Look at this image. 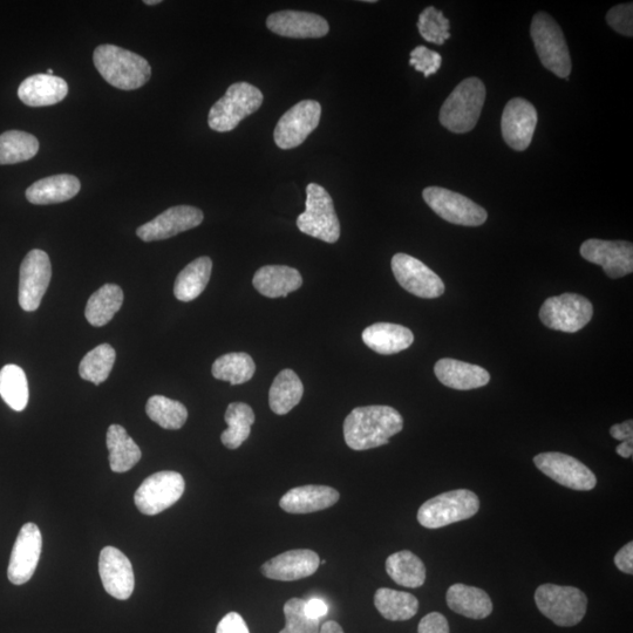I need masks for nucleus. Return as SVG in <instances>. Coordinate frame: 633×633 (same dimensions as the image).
<instances>
[{
	"mask_svg": "<svg viewBox=\"0 0 633 633\" xmlns=\"http://www.w3.org/2000/svg\"><path fill=\"white\" fill-rule=\"evenodd\" d=\"M403 428L404 419L393 407H357L344 421V438L353 451H367L389 444Z\"/></svg>",
	"mask_w": 633,
	"mask_h": 633,
	"instance_id": "obj_1",
	"label": "nucleus"
},
{
	"mask_svg": "<svg viewBox=\"0 0 633 633\" xmlns=\"http://www.w3.org/2000/svg\"><path fill=\"white\" fill-rule=\"evenodd\" d=\"M93 61L101 77L118 90H138L152 76V67L145 58L117 45L98 46Z\"/></svg>",
	"mask_w": 633,
	"mask_h": 633,
	"instance_id": "obj_2",
	"label": "nucleus"
},
{
	"mask_svg": "<svg viewBox=\"0 0 633 633\" xmlns=\"http://www.w3.org/2000/svg\"><path fill=\"white\" fill-rule=\"evenodd\" d=\"M485 100L486 87L480 79L462 81L441 107V125L456 134L471 132L478 124Z\"/></svg>",
	"mask_w": 633,
	"mask_h": 633,
	"instance_id": "obj_3",
	"label": "nucleus"
},
{
	"mask_svg": "<svg viewBox=\"0 0 633 633\" xmlns=\"http://www.w3.org/2000/svg\"><path fill=\"white\" fill-rule=\"evenodd\" d=\"M263 93L249 83L231 85L227 93L211 107L208 124L215 132L233 131L240 122L258 111L263 104Z\"/></svg>",
	"mask_w": 633,
	"mask_h": 633,
	"instance_id": "obj_4",
	"label": "nucleus"
},
{
	"mask_svg": "<svg viewBox=\"0 0 633 633\" xmlns=\"http://www.w3.org/2000/svg\"><path fill=\"white\" fill-rule=\"evenodd\" d=\"M305 211L298 216L297 227L303 234L326 243H336L340 237V223L335 204L326 189L317 183L306 187Z\"/></svg>",
	"mask_w": 633,
	"mask_h": 633,
	"instance_id": "obj_5",
	"label": "nucleus"
},
{
	"mask_svg": "<svg viewBox=\"0 0 633 633\" xmlns=\"http://www.w3.org/2000/svg\"><path fill=\"white\" fill-rule=\"evenodd\" d=\"M479 509V498L472 490L456 489L425 502L419 509L418 521L422 527L439 529L471 519Z\"/></svg>",
	"mask_w": 633,
	"mask_h": 633,
	"instance_id": "obj_6",
	"label": "nucleus"
},
{
	"mask_svg": "<svg viewBox=\"0 0 633 633\" xmlns=\"http://www.w3.org/2000/svg\"><path fill=\"white\" fill-rule=\"evenodd\" d=\"M530 32L542 65L558 78L568 79L571 73V58L560 25L548 13L539 12L533 18Z\"/></svg>",
	"mask_w": 633,
	"mask_h": 633,
	"instance_id": "obj_7",
	"label": "nucleus"
},
{
	"mask_svg": "<svg viewBox=\"0 0 633 633\" xmlns=\"http://www.w3.org/2000/svg\"><path fill=\"white\" fill-rule=\"evenodd\" d=\"M537 608L558 626H575L587 614L588 598L574 587L543 584L535 592Z\"/></svg>",
	"mask_w": 633,
	"mask_h": 633,
	"instance_id": "obj_8",
	"label": "nucleus"
},
{
	"mask_svg": "<svg viewBox=\"0 0 633 633\" xmlns=\"http://www.w3.org/2000/svg\"><path fill=\"white\" fill-rule=\"evenodd\" d=\"M594 315L589 299L576 294L550 297L540 310L541 322L555 331L575 333L587 326Z\"/></svg>",
	"mask_w": 633,
	"mask_h": 633,
	"instance_id": "obj_9",
	"label": "nucleus"
},
{
	"mask_svg": "<svg viewBox=\"0 0 633 633\" xmlns=\"http://www.w3.org/2000/svg\"><path fill=\"white\" fill-rule=\"evenodd\" d=\"M186 482L178 472L165 471L147 478L136 490L134 501L142 514L153 516L175 505L185 493Z\"/></svg>",
	"mask_w": 633,
	"mask_h": 633,
	"instance_id": "obj_10",
	"label": "nucleus"
},
{
	"mask_svg": "<svg viewBox=\"0 0 633 633\" xmlns=\"http://www.w3.org/2000/svg\"><path fill=\"white\" fill-rule=\"evenodd\" d=\"M425 202L441 219L458 226L479 227L487 221V211L468 197L441 187H428Z\"/></svg>",
	"mask_w": 633,
	"mask_h": 633,
	"instance_id": "obj_11",
	"label": "nucleus"
},
{
	"mask_svg": "<svg viewBox=\"0 0 633 633\" xmlns=\"http://www.w3.org/2000/svg\"><path fill=\"white\" fill-rule=\"evenodd\" d=\"M51 278L52 265L49 255L43 250H31L20 265V308L27 312L38 310L49 288Z\"/></svg>",
	"mask_w": 633,
	"mask_h": 633,
	"instance_id": "obj_12",
	"label": "nucleus"
},
{
	"mask_svg": "<svg viewBox=\"0 0 633 633\" xmlns=\"http://www.w3.org/2000/svg\"><path fill=\"white\" fill-rule=\"evenodd\" d=\"M322 106L315 100H303L279 119L274 139L281 149L301 146L321 121Z\"/></svg>",
	"mask_w": 633,
	"mask_h": 633,
	"instance_id": "obj_13",
	"label": "nucleus"
},
{
	"mask_svg": "<svg viewBox=\"0 0 633 633\" xmlns=\"http://www.w3.org/2000/svg\"><path fill=\"white\" fill-rule=\"evenodd\" d=\"M392 271L401 288L426 299L444 295L445 284L426 264L410 255L397 254L392 258Z\"/></svg>",
	"mask_w": 633,
	"mask_h": 633,
	"instance_id": "obj_14",
	"label": "nucleus"
},
{
	"mask_svg": "<svg viewBox=\"0 0 633 633\" xmlns=\"http://www.w3.org/2000/svg\"><path fill=\"white\" fill-rule=\"evenodd\" d=\"M534 462L543 474L563 487L587 492L597 485L596 475L573 456L557 452L542 453L535 456Z\"/></svg>",
	"mask_w": 633,
	"mask_h": 633,
	"instance_id": "obj_15",
	"label": "nucleus"
},
{
	"mask_svg": "<svg viewBox=\"0 0 633 633\" xmlns=\"http://www.w3.org/2000/svg\"><path fill=\"white\" fill-rule=\"evenodd\" d=\"M42 549L43 536L37 524H24L11 554L8 577L12 584L22 585L31 580L38 567Z\"/></svg>",
	"mask_w": 633,
	"mask_h": 633,
	"instance_id": "obj_16",
	"label": "nucleus"
},
{
	"mask_svg": "<svg viewBox=\"0 0 633 633\" xmlns=\"http://www.w3.org/2000/svg\"><path fill=\"white\" fill-rule=\"evenodd\" d=\"M581 255L590 263L601 265L610 278L632 274L633 245L625 241H603L591 238L581 247Z\"/></svg>",
	"mask_w": 633,
	"mask_h": 633,
	"instance_id": "obj_17",
	"label": "nucleus"
},
{
	"mask_svg": "<svg viewBox=\"0 0 633 633\" xmlns=\"http://www.w3.org/2000/svg\"><path fill=\"white\" fill-rule=\"evenodd\" d=\"M537 125L536 108L527 100L515 98L508 102L502 114L501 129L506 144L517 152L532 144Z\"/></svg>",
	"mask_w": 633,
	"mask_h": 633,
	"instance_id": "obj_18",
	"label": "nucleus"
},
{
	"mask_svg": "<svg viewBox=\"0 0 633 633\" xmlns=\"http://www.w3.org/2000/svg\"><path fill=\"white\" fill-rule=\"evenodd\" d=\"M204 216L199 208L176 206L163 211L154 220L136 230L144 242L167 240L185 231L199 227Z\"/></svg>",
	"mask_w": 633,
	"mask_h": 633,
	"instance_id": "obj_19",
	"label": "nucleus"
},
{
	"mask_svg": "<svg viewBox=\"0 0 633 633\" xmlns=\"http://www.w3.org/2000/svg\"><path fill=\"white\" fill-rule=\"evenodd\" d=\"M99 573L107 594L120 601L132 596L135 585L133 566L119 549L106 547L101 550Z\"/></svg>",
	"mask_w": 633,
	"mask_h": 633,
	"instance_id": "obj_20",
	"label": "nucleus"
},
{
	"mask_svg": "<svg viewBox=\"0 0 633 633\" xmlns=\"http://www.w3.org/2000/svg\"><path fill=\"white\" fill-rule=\"evenodd\" d=\"M321 558L315 551L296 549L271 558L262 566V574L270 580L292 582L303 580L316 573Z\"/></svg>",
	"mask_w": 633,
	"mask_h": 633,
	"instance_id": "obj_21",
	"label": "nucleus"
},
{
	"mask_svg": "<svg viewBox=\"0 0 633 633\" xmlns=\"http://www.w3.org/2000/svg\"><path fill=\"white\" fill-rule=\"evenodd\" d=\"M267 26L278 36L295 39L322 38L330 31L326 19L315 13L301 11L272 13L267 19Z\"/></svg>",
	"mask_w": 633,
	"mask_h": 633,
	"instance_id": "obj_22",
	"label": "nucleus"
},
{
	"mask_svg": "<svg viewBox=\"0 0 633 633\" xmlns=\"http://www.w3.org/2000/svg\"><path fill=\"white\" fill-rule=\"evenodd\" d=\"M340 495L329 486H302L289 490L279 501L284 512L310 514L335 506Z\"/></svg>",
	"mask_w": 633,
	"mask_h": 633,
	"instance_id": "obj_23",
	"label": "nucleus"
},
{
	"mask_svg": "<svg viewBox=\"0 0 633 633\" xmlns=\"http://www.w3.org/2000/svg\"><path fill=\"white\" fill-rule=\"evenodd\" d=\"M67 94L68 85L63 78L43 73L26 78L18 88V98L30 107L59 104Z\"/></svg>",
	"mask_w": 633,
	"mask_h": 633,
	"instance_id": "obj_24",
	"label": "nucleus"
},
{
	"mask_svg": "<svg viewBox=\"0 0 633 633\" xmlns=\"http://www.w3.org/2000/svg\"><path fill=\"white\" fill-rule=\"evenodd\" d=\"M434 372L441 384L459 391L480 389L490 381V374L483 367L451 358L440 359Z\"/></svg>",
	"mask_w": 633,
	"mask_h": 633,
	"instance_id": "obj_25",
	"label": "nucleus"
},
{
	"mask_svg": "<svg viewBox=\"0 0 633 633\" xmlns=\"http://www.w3.org/2000/svg\"><path fill=\"white\" fill-rule=\"evenodd\" d=\"M255 289L268 298L287 297L302 287L301 272L285 265H267L256 271L253 279Z\"/></svg>",
	"mask_w": 633,
	"mask_h": 633,
	"instance_id": "obj_26",
	"label": "nucleus"
},
{
	"mask_svg": "<svg viewBox=\"0 0 633 633\" xmlns=\"http://www.w3.org/2000/svg\"><path fill=\"white\" fill-rule=\"evenodd\" d=\"M81 183L77 176L60 174L34 182L26 189V199L37 206L63 203L77 196Z\"/></svg>",
	"mask_w": 633,
	"mask_h": 633,
	"instance_id": "obj_27",
	"label": "nucleus"
},
{
	"mask_svg": "<svg viewBox=\"0 0 633 633\" xmlns=\"http://www.w3.org/2000/svg\"><path fill=\"white\" fill-rule=\"evenodd\" d=\"M363 340L367 347L379 355H396L405 351L414 342V335L403 325L377 323L363 332Z\"/></svg>",
	"mask_w": 633,
	"mask_h": 633,
	"instance_id": "obj_28",
	"label": "nucleus"
},
{
	"mask_svg": "<svg viewBox=\"0 0 633 633\" xmlns=\"http://www.w3.org/2000/svg\"><path fill=\"white\" fill-rule=\"evenodd\" d=\"M446 598L449 609L467 618L485 619L493 612V603L487 592L469 585H452Z\"/></svg>",
	"mask_w": 633,
	"mask_h": 633,
	"instance_id": "obj_29",
	"label": "nucleus"
},
{
	"mask_svg": "<svg viewBox=\"0 0 633 633\" xmlns=\"http://www.w3.org/2000/svg\"><path fill=\"white\" fill-rule=\"evenodd\" d=\"M213 262L209 257H200L183 269L174 285V295L181 302H192L199 297L210 281Z\"/></svg>",
	"mask_w": 633,
	"mask_h": 633,
	"instance_id": "obj_30",
	"label": "nucleus"
},
{
	"mask_svg": "<svg viewBox=\"0 0 633 633\" xmlns=\"http://www.w3.org/2000/svg\"><path fill=\"white\" fill-rule=\"evenodd\" d=\"M304 386L292 370H283L277 374L269 391V405L278 415L288 414L301 403Z\"/></svg>",
	"mask_w": 633,
	"mask_h": 633,
	"instance_id": "obj_31",
	"label": "nucleus"
},
{
	"mask_svg": "<svg viewBox=\"0 0 633 633\" xmlns=\"http://www.w3.org/2000/svg\"><path fill=\"white\" fill-rule=\"evenodd\" d=\"M107 448L110 451V465L115 473H125L138 464L141 451L129 437L124 427L112 425L107 431Z\"/></svg>",
	"mask_w": 633,
	"mask_h": 633,
	"instance_id": "obj_32",
	"label": "nucleus"
},
{
	"mask_svg": "<svg viewBox=\"0 0 633 633\" xmlns=\"http://www.w3.org/2000/svg\"><path fill=\"white\" fill-rule=\"evenodd\" d=\"M124 303V291L118 285L106 284L88 299L86 319L88 323L101 328L110 323Z\"/></svg>",
	"mask_w": 633,
	"mask_h": 633,
	"instance_id": "obj_33",
	"label": "nucleus"
},
{
	"mask_svg": "<svg viewBox=\"0 0 633 633\" xmlns=\"http://www.w3.org/2000/svg\"><path fill=\"white\" fill-rule=\"evenodd\" d=\"M386 571L401 587L420 588L426 581L425 564L408 550L399 551L387 558Z\"/></svg>",
	"mask_w": 633,
	"mask_h": 633,
	"instance_id": "obj_34",
	"label": "nucleus"
},
{
	"mask_svg": "<svg viewBox=\"0 0 633 633\" xmlns=\"http://www.w3.org/2000/svg\"><path fill=\"white\" fill-rule=\"evenodd\" d=\"M380 615L392 622H403L418 614L419 601L408 592L381 588L374 595Z\"/></svg>",
	"mask_w": 633,
	"mask_h": 633,
	"instance_id": "obj_35",
	"label": "nucleus"
},
{
	"mask_svg": "<svg viewBox=\"0 0 633 633\" xmlns=\"http://www.w3.org/2000/svg\"><path fill=\"white\" fill-rule=\"evenodd\" d=\"M228 428L221 435V441L229 449H237L248 440L251 426L255 422L253 408L244 403H231L226 412Z\"/></svg>",
	"mask_w": 633,
	"mask_h": 633,
	"instance_id": "obj_36",
	"label": "nucleus"
},
{
	"mask_svg": "<svg viewBox=\"0 0 633 633\" xmlns=\"http://www.w3.org/2000/svg\"><path fill=\"white\" fill-rule=\"evenodd\" d=\"M38 151L39 141L32 134L8 131L0 135V166L29 161Z\"/></svg>",
	"mask_w": 633,
	"mask_h": 633,
	"instance_id": "obj_37",
	"label": "nucleus"
},
{
	"mask_svg": "<svg viewBox=\"0 0 633 633\" xmlns=\"http://www.w3.org/2000/svg\"><path fill=\"white\" fill-rule=\"evenodd\" d=\"M256 365L248 353H227L215 360L211 373L216 379L228 381L231 385L247 383L254 377Z\"/></svg>",
	"mask_w": 633,
	"mask_h": 633,
	"instance_id": "obj_38",
	"label": "nucleus"
},
{
	"mask_svg": "<svg viewBox=\"0 0 633 633\" xmlns=\"http://www.w3.org/2000/svg\"><path fill=\"white\" fill-rule=\"evenodd\" d=\"M0 396L12 410L22 412L29 403V384L22 367L6 365L0 371Z\"/></svg>",
	"mask_w": 633,
	"mask_h": 633,
	"instance_id": "obj_39",
	"label": "nucleus"
},
{
	"mask_svg": "<svg viewBox=\"0 0 633 633\" xmlns=\"http://www.w3.org/2000/svg\"><path fill=\"white\" fill-rule=\"evenodd\" d=\"M117 353L110 344H102L81 360L79 365L80 377L99 386L104 383L112 372Z\"/></svg>",
	"mask_w": 633,
	"mask_h": 633,
	"instance_id": "obj_40",
	"label": "nucleus"
},
{
	"mask_svg": "<svg viewBox=\"0 0 633 633\" xmlns=\"http://www.w3.org/2000/svg\"><path fill=\"white\" fill-rule=\"evenodd\" d=\"M146 412L149 418L165 430H180L188 419L185 405L163 396L149 398Z\"/></svg>",
	"mask_w": 633,
	"mask_h": 633,
	"instance_id": "obj_41",
	"label": "nucleus"
},
{
	"mask_svg": "<svg viewBox=\"0 0 633 633\" xmlns=\"http://www.w3.org/2000/svg\"><path fill=\"white\" fill-rule=\"evenodd\" d=\"M418 29L426 42L435 45H444L446 40L451 38V33H449L451 23L444 13L435 9L434 6H428L420 13Z\"/></svg>",
	"mask_w": 633,
	"mask_h": 633,
	"instance_id": "obj_42",
	"label": "nucleus"
},
{
	"mask_svg": "<svg viewBox=\"0 0 633 633\" xmlns=\"http://www.w3.org/2000/svg\"><path fill=\"white\" fill-rule=\"evenodd\" d=\"M305 602L301 598H291L284 605L285 628L279 633H318L319 619L306 615Z\"/></svg>",
	"mask_w": 633,
	"mask_h": 633,
	"instance_id": "obj_43",
	"label": "nucleus"
},
{
	"mask_svg": "<svg viewBox=\"0 0 633 633\" xmlns=\"http://www.w3.org/2000/svg\"><path fill=\"white\" fill-rule=\"evenodd\" d=\"M410 65L415 68V71L424 73V76L428 78L440 70L442 57L438 52L427 49L425 46H418L411 52Z\"/></svg>",
	"mask_w": 633,
	"mask_h": 633,
	"instance_id": "obj_44",
	"label": "nucleus"
},
{
	"mask_svg": "<svg viewBox=\"0 0 633 633\" xmlns=\"http://www.w3.org/2000/svg\"><path fill=\"white\" fill-rule=\"evenodd\" d=\"M608 24L616 32L626 37L633 36V6L632 3L617 5L607 15Z\"/></svg>",
	"mask_w": 633,
	"mask_h": 633,
	"instance_id": "obj_45",
	"label": "nucleus"
},
{
	"mask_svg": "<svg viewBox=\"0 0 633 633\" xmlns=\"http://www.w3.org/2000/svg\"><path fill=\"white\" fill-rule=\"evenodd\" d=\"M419 633H449V624L444 615L439 612H431L421 619L418 628Z\"/></svg>",
	"mask_w": 633,
	"mask_h": 633,
	"instance_id": "obj_46",
	"label": "nucleus"
},
{
	"mask_svg": "<svg viewBox=\"0 0 633 633\" xmlns=\"http://www.w3.org/2000/svg\"><path fill=\"white\" fill-rule=\"evenodd\" d=\"M216 633H250L247 623L237 612H230L217 625Z\"/></svg>",
	"mask_w": 633,
	"mask_h": 633,
	"instance_id": "obj_47",
	"label": "nucleus"
},
{
	"mask_svg": "<svg viewBox=\"0 0 633 633\" xmlns=\"http://www.w3.org/2000/svg\"><path fill=\"white\" fill-rule=\"evenodd\" d=\"M616 567L624 574H633V543L629 542L615 556Z\"/></svg>",
	"mask_w": 633,
	"mask_h": 633,
	"instance_id": "obj_48",
	"label": "nucleus"
},
{
	"mask_svg": "<svg viewBox=\"0 0 633 633\" xmlns=\"http://www.w3.org/2000/svg\"><path fill=\"white\" fill-rule=\"evenodd\" d=\"M305 612L311 618L321 619L329 614V605L321 598H311L310 601L305 602Z\"/></svg>",
	"mask_w": 633,
	"mask_h": 633,
	"instance_id": "obj_49",
	"label": "nucleus"
},
{
	"mask_svg": "<svg viewBox=\"0 0 633 633\" xmlns=\"http://www.w3.org/2000/svg\"><path fill=\"white\" fill-rule=\"evenodd\" d=\"M611 437L616 440L626 441L633 439V421H624L623 424H617L611 427Z\"/></svg>",
	"mask_w": 633,
	"mask_h": 633,
	"instance_id": "obj_50",
	"label": "nucleus"
},
{
	"mask_svg": "<svg viewBox=\"0 0 633 633\" xmlns=\"http://www.w3.org/2000/svg\"><path fill=\"white\" fill-rule=\"evenodd\" d=\"M618 455H621L624 459L631 458L633 454V439L623 441L621 445L616 448Z\"/></svg>",
	"mask_w": 633,
	"mask_h": 633,
	"instance_id": "obj_51",
	"label": "nucleus"
},
{
	"mask_svg": "<svg viewBox=\"0 0 633 633\" xmlns=\"http://www.w3.org/2000/svg\"><path fill=\"white\" fill-rule=\"evenodd\" d=\"M318 633H344L342 626L335 621H328L323 624Z\"/></svg>",
	"mask_w": 633,
	"mask_h": 633,
	"instance_id": "obj_52",
	"label": "nucleus"
},
{
	"mask_svg": "<svg viewBox=\"0 0 633 633\" xmlns=\"http://www.w3.org/2000/svg\"><path fill=\"white\" fill-rule=\"evenodd\" d=\"M160 3V0H145V4L149 6L158 5Z\"/></svg>",
	"mask_w": 633,
	"mask_h": 633,
	"instance_id": "obj_53",
	"label": "nucleus"
},
{
	"mask_svg": "<svg viewBox=\"0 0 633 633\" xmlns=\"http://www.w3.org/2000/svg\"><path fill=\"white\" fill-rule=\"evenodd\" d=\"M46 74H49V76H54L52 68H50V70H47Z\"/></svg>",
	"mask_w": 633,
	"mask_h": 633,
	"instance_id": "obj_54",
	"label": "nucleus"
}]
</instances>
